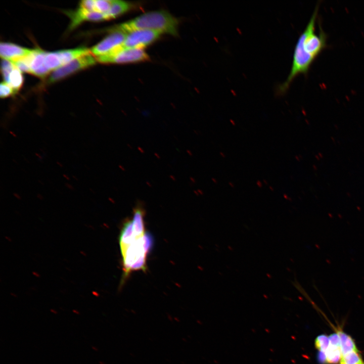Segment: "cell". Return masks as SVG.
I'll use <instances>...</instances> for the list:
<instances>
[{
	"mask_svg": "<svg viewBox=\"0 0 364 364\" xmlns=\"http://www.w3.org/2000/svg\"><path fill=\"white\" fill-rule=\"evenodd\" d=\"M79 7L88 12L95 11V1H82L80 2Z\"/></svg>",
	"mask_w": 364,
	"mask_h": 364,
	"instance_id": "603a6c76",
	"label": "cell"
},
{
	"mask_svg": "<svg viewBox=\"0 0 364 364\" xmlns=\"http://www.w3.org/2000/svg\"><path fill=\"white\" fill-rule=\"evenodd\" d=\"M137 238L133 232L132 220H126L123 224L119 238L120 251L125 249Z\"/></svg>",
	"mask_w": 364,
	"mask_h": 364,
	"instance_id": "30bf717a",
	"label": "cell"
},
{
	"mask_svg": "<svg viewBox=\"0 0 364 364\" xmlns=\"http://www.w3.org/2000/svg\"><path fill=\"white\" fill-rule=\"evenodd\" d=\"M321 53L316 42L303 30L295 46L290 71L285 81L278 85L277 93L284 94L297 76L307 74L312 64Z\"/></svg>",
	"mask_w": 364,
	"mask_h": 364,
	"instance_id": "6da1fadb",
	"label": "cell"
},
{
	"mask_svg": "<svg viewBox=\"0 0 364 364\" xmlns=\"http://www.w3.org/2000/svg\"><path fill=\"white\" fill-rule=\"evenodd\" d=\"M330 344L340 346V338L338 333H333L329 336Z\"/></svg>",
	"mask_w": 364,
	"mask_h": 364,
	"instance_id": "cb8c5ba5",
	"label": "cell"
},
{
	"mask_svg": "<svg viewBox=\"0 0 364 364\" xmlns=\"http://www.w3.org/2000/svg\"><path fill=\"white\" fill-rule=\"evenodd\" d=\"M337 333L340 338L342 356L352 351H358L355 343L350 336L341 331H338Z\"/></svg>",
	"mask_w": 364,
	"mask_h": 364,
	"instance_id": "5bb4252c",
	"label": "cell"
},
{
	"mask_svg": "<svg viewBox=\"0 0 364 364\" xmlns=\"http://www.w3.org/2000/svg\"><path fill=\"white\" fill-rule=\"evenodd\" d=\"M68 16L71 18L70 29L75 28L82 22L87 20L98 21L108 20L106 14L98 12L87 11L81 7L74 12L68 13Z\"/></svg>",
	"mask_w": 364,
	"mask_h": 364,
	"instance_id": "ba28073f",
	"label": "cell"
},
{
	"mask_svg": "<svg viewBox=\"0 0 364 364\" xmlns=\"http://www.w3.org/2000/svg\"><path fill=\"white\" fill-rule=\"evenodd\" d=\"M342 358L346 364H364L358 351L348 353L342 356Z\"/></svg>",
	"mask_w": 364,
	"mask_h": 364,
	"instance_id": "ac0fdd59",
	"label": "cell"
},
{
	"mask_svg": "<svg viewBox=\"0 0 364 364\" xmlns=\"http://www.w3.org/2000/svg\"><path fill=\"white\" fill-rule=\"evenodd\" d=\"M153 245L152 236L146 233L143 236L136 239L121 251L124 272L123 281H124L132 271L146 270L147 255Z\"/></svg>",
	"mask_w": 364,
	"mask_h": 364,
	"instance_id": "3957f363",
	"label": "cell"
},
{
	"mask_svg": "<svg viewBox=\"0 0 364 364\" xmlns=\"http://www.w3.org/2000/svg\"><path fill=\"white\" fill-rule=\"evenodd\" d=\"M14 95V92L11 86L5 82H2L0 84V96L2 98L8 97Z\"/></svg>",
	"mask_w": 364,
	"mask_h": 364,
	"instance_id": "7402d4cb",
	"label": "cell"
},
{
	"mask_svg": "<svg viewBox=\"0 0 364 364\" xmlns=\"http://www.w3.org/2000/svg\"><path fill=\"white\" fill-rule=\"evenodd\" d=\"M127 34L120 31H112L91 49L90 53L97 57L110 53L123 43Z\"/></svg>",
	"mask_w": 364,
	"mask_h": 364,
	"instance_id": "52a82bcc",
	"label": "cell"
},
{
	"mask_svg": "<svg viewBox=\"0 0 364 364\" xmlns=\"http://www.w3.org/2000/svg\"><path fill=\"white\" fill-rule=\"evenodd\" d=\"M162 34L151 30H140L128 33L123 43L117 50L125 49H142L158 39Z\"/></svg>",
	"mask_w": 364,
	"mask_h": 364,
	"instance_id": "8992f818",
	"label": "cell"
},
{
	"mask_svg": "<svg viewBox=\"0 0 364 364\" xmlns=\"http://www.w3.org/2000/svg\"><path fill=\"white\" fill-rule=\"evenodd\" d=\"M328 364H337L342 358L341 347L329 344L325 352Z\"/></svg>",
	"mask_w": 364,
	"mask_h": 364,
	"instance_id": "2e32d148",
	"label": "cell"
},
{
	"mask_svg": "<svg viewBox=\"0 0 364 364\" xmlns=\"http://www.w3.org/2000/svg\"><path fill=\"white\" fill-rule=\"evenodd\" d=\"M15 67L14 64L9 60L3 59L2 61L1 71L4 82L8 83L10 74Z\"/></svg>",
	"mask_w": 364,
	"mask_h": 364,
	"instance_id": "d6986e66",
	"label": "cell"
},
{
	"mask_svg": "<svg viewBox=\"0 0 364 364\" xmlns=\"http://www.w3.org/2000/svg\"><path fill=\"white\" fill-rule=\"evenodd\" d=\"M131 7V5L126 2L119 0H113L109 12L105 14L108 20L115 18L121 14L128 11Z\"/></svg>",
	"mask_w": 364,
	"mask_h": 364,
	"instance_id": "4fadbf2b",
	"label": "cell"
},
{
	"mask_svg": "<svg viewBox=\"0 0 364 364\" xmlns=\"http://www.w3.org/2000/svg\"><path fill=\"white\" fill-rule=\"evenodd\" d=\"M144 210L141 207H136L133 210L132 222L133 232L136 238H140L146 233L144 220Z\"/></svg>",
	"mask_w": 364,
	"mask_h": 364,
	"instance_id": "7c38bea8",
	"label": "cell"
},
{
	"mask_svg": "<svg viewBox=\"0 0 364 364\" xmlns=\"http://www.w3.org/2000/svg\"><path fill=\"white\" fill-rule=\"evenodd\" d=\"M57 53L63 66L80 56L90 53V51L85 48H79L61 50L57 51Z\"/></svg>",
	"mask_w": 364,
	"mask_h": 364,
	"instance_id": "8fae6325",
	"label": "cell"
},
{
	"mask_svg": "<svg viewBox=\"0 0 364 364\" xmlns=\"http://www.w3.org/2000/svg\"><path fill=\"white\" fill-rule=\"evenodd\" d=\"M340 364H346L342 358H341V359L340 362Z\"/></svg>",
	"mask_w": 364,
	"mask_h": 364,
	"instance_id": "484cf974",
	"label": "cell"
},
{
	"mask_svg": "<svg viewBox=\"0 0 364 364\" xmlns=\"http://www.w3.org/2000/svg\"><path fill=\"white\" fill-rule=\"evenodd\" d=\"M112 1L97 0L95 1V12L103 14H107L110 9Z\"/></svg>",
	"mask_w": 364,
	"mask_h": 364,
	"instance_id": "44dd1931",
	"label": "cell"
},
{
	"mask_svg": "<svg viewBox=\"0 0 364 364\" xmlns=\"http://www.w3.org/2000/svg\"><path fill=\"white\" fill-rule=\"evenodd\" d=\"M32 50L10 42H1L0 55L3 59L13 61L29 55Z\"/></svg>",
	"mask_w": 364,
	"mask_h": 364,
	"instance_id": "9c48e42d",
	"label": "cell"
},
{
	"mask_svg": "<svg viewBox=\"0 0 364 364\" xmlns=\"http://www.w3.org/2000/svg\"><path fill=\"white\" fill-rule=\"evenodd\" d=\"M314 344L318 351L325 352L330 344L329 338L326 335H320L316 338Z\"/></svg>",
	"mask_w": 364,
	"mask_h": 364,
	"instance_id": "ffe728a7",
	"label": "cell"
},
{
	"mask_svg": "<svg viewBox=\"0 0 364 364\" xmlns=\"http://www.w3.org/2000/svg\"><path fill=\"white\" fill-rule=\"evenodd\" d=\"M97 60L89 53L80 56L55 70L50 76L49 82L53 83L81 69L95 65Z\"/></svg>",
	"mask_w": 364,
	"mask_h": 364,
	"instance_id": "5b68a950",
	"label": "cell"
},
{
	"mask_svg": "<svg viewBox=\"0 0 364 364\" xmlns=\"http://www.w3.org/2000/svg\"><path fill=\"white\" fill-rule=\"evenodd\" d=\"M23 82V77L21 72L16 67L10 74L8 84L13 88L14 94L20 89Z\"/></svg>",
	"mask_w": 364,
	"mask_h": 364,
	"instance_id": "9a60e30c",
	"label": "cell"
},
{
	"mask_svg": "<svg viewBox=\"0 0 364 364\" xmlns=\"http://www.w3.org/2000/svg\"><path fill=\"white\" fill-rule=\"evenodd\" d=\"M44 65L50 71L56 70L62 66L57 52L47 53Z\"/></svg>",
	"mask_w": 364,
	"mask_h": 364,
	"instance_id": "e0dca14e",
	"label": "cell"
},
{
	"mask_svg": "<svg viewBox=\"0 0 364 364\" xmlns=\"http://www.w3.org/2000/svg\"><path fill=\"white\" fill-rule=\"evenodd\" d=\"M148 55L142 49H125L113 51L110 53L98 57L96 60L101 63H126L146 61Z\"/></svg>",
	"mask_w": 364,
	"mask_h": 364,
	"instance_id": "277c9868",
	"label": "cell"
},
{
	"mask_svg": "<svg viewBox=\"0 0 364 364\" xmlns=\"http://www.w3.org/2000/svg\"><path fill=\"white\" fill-rule=\"evenodd\" d=\"M317 360L320 364H328L325 352L318 351L317 354Z\"/></svg>",
	"mask_w": 364,
	"mask_h": 364,
	"instance_id": "d4e9b609",
	"label": "cell"
},
{
	"mask_svg": "<svg viewBox=\"0 0 364 364\" xmlns=\"http://www.w3.org/2000/svg\"><path fill=\"white\" fill-rule=\"evenodd\" d=\"M178 24L176 18L166 11L160 10L141 15L117 25L112 29V31L118 30L129 33L140 30H151L177 36Z\"/></svg>",
	"mask_w": 364,
	"mask_h": 364,
	"instance_id": "7a4b0ae2",
	"label": "cell"
}]
</instances>
